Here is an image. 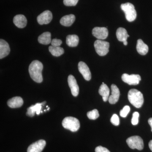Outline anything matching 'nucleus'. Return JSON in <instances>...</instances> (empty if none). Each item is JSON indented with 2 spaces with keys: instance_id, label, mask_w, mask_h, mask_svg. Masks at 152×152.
<instances>
[{
  "instance_id": "obj_9",
  "label": "nucleus",
  "mask_w": 152,
  "mask_h": 152,
  "mask_svg": "<svg viewBox=\"0 0 152 152\" xmlns=\"http://www.w3.org/2000/svg\"><path fill=\"white\" fill-rule=\"evenodd\" d=\"M53 19V15L49 10H46L39 15L37 18L38 23L40 25L48 24Z\"/></svg>"
},
{
  "instance_id": "obj_30",
  "label": "nucleus",
  "mask_w": 152,
  "mask_h": 152,
  "mask_svg": "<svg viewBox=\"0 0 152 152\" xmlns=\"http://www.w3.org/2000/svg\"><path fill=\"white\" fill-rule=\"evenodd\" d=\"M51 43L53 46L60 47V46L62 43V41L61 39H53Z\"/></svg>"
},
{
  "instance_id": "obj_18",
  "label": "nucleus",
  "mask_w": 152,
  "mask_h": 152,
  "mask_svg": "<svg viewBox=\"0 0 152 152\" xmlns=\"http://www.w3.org/2000/svg\"><path fill=\"white\" fill-rule=\"evenodd\" d=\"M75 20V16L74 15H67L61 18L60 20V23L66 27L70 26Z\"/></svg>"
},
{
  "instance_id": "obj_15",
  "label": "nucleus",
  "mask_w": 152,
  "mask_h": 152,
  "mask_svg": "<svg viewBox=\"0 0 152 152\" xmlns=\"http://www.w3.org/2000/svg\"><path fill=\"white\" fill-rule=\"evenodd\" d=\"M10 49L8 43L6 41L0 40V58H5L10 54Z\"/></svg>"
},
{
  "instance_id": "obj_25",
  "label": "nucleus",
  "mask_w": 152,
  "mask_h": 152,
  "mask_svg": "<svg viewBox=\"0 0 152 152\" xmlns=\"http://www.w3.org/2000/svg\"><path fill=\"white\" fill-rule=\"evenodd\" d=\"M87 116L89 119L96 120L99 116V112L96 109H94L93 110L87 113Z\"/></svg>"
},
{
  "instance_id": "obj_33",
  "label": "nucleus",
  "mask_w": 152,
  "mask_h": 152,
  "mask_svg": "<svg viewBox=\"0 0 152 152\" xmlns=\"http://www.w3.org/2000/svg\"><path fill=\"white\" fill-rule=\"evenodd\" d=\"M149 147L150 149L152 151V140L150 141L149 143Z\"/></svg>"
},
{
  "instance_id": "obj_7",
  "label": "nucleus",
  "mask_w": 152,
  "mask_h": 152,
  "mask_svg": "<svg viewBox=\"0 0 152 152\" xmlns=\"http://www.w3.org/2000/svg\"><path fill=\"white\" fill-rule=\"evenodd\" d=\"M121 78L123 81L129 85L139 84L141 80L140 75L134 74L129 75L127 74H124L122 76Z\"/></svg>"
},
{
  "instance_id": "obj_3",
  "label": "nucleus",
  "mask_w": 152,
  "mask_h": 152,
  "mask_svg": "<svg viewBox=\"0 0 152 152\" xmlns=\"http://www.w3.org/2000/svg\"><path fill=\"white\" fill-rule=\"evenodd\" d=\"M121 7L124 12L126 19L128 21L133 22L137 18V12L132 4L130 3L122 4Z\"/></svg>"
},
{
  "instance_id": "obj_10",
  "label": "nucleus",
  "mask_w": 152,
  "mask_h": 152,
  "mask_svg": "<svg viewBox=\"0 0 152 152\" xmlns=\"http://www.w3.org/2000/svg\"><path fill=\"white\" fill-rule=\"evenodd\" d=\"M46 142L43 140H40L32 144L28 147L27 152H41L43 150Z\"/></svg>"
},
{
  "instance_id": "obj_23",
  "label": "nucleus",
  "mask_w": 152,
  "mask_h": 152,
  "mask_svg": "<svg viewBox=\"0 0 152 152\" xmlns=\"http://www.w3.org/2000/svg\"><path fill=\"white\" fill-rule=\"evenodd\" d=\"M79 39L76 35H69L67 36L66 43L69 47H75L78 45Z\"/></svg>"
},
{
  "instance_id": "obj_34",
  "label": "nucleus",
  "mask_w": 152,
  "mask_h": 152,
  "mask_svg": "<svg viewBox=\"0 0 152 152\" xmlns=\"http://www.w3.org/2000/svg\"><path fill=\"white\" fill-rule=\"evenodd\" d=\"M124 45L125 46L127 45L128 42L127 41H126V42H124Z\"/></svg>"
},
{
  "instance_id": "obj_19",
  "label": "nucleus",
  "mask_w": 152,
  "mask_h": 152,
  "mask_svg": "<svg viewBox=\"0 0 152 152\" xmlns=\"http://www.w3.org/2000/svg\"><path fill=\"white\" fill-rule=\"evenodd\" d=\"M99 94L102 96L103 100L104 102L108 100L109 95H110V91L108 87L102 83V84L101 85L99 90Z\"/></svg>"
},
{
  "instance_id": "obj_1",
  "label": "nucleus",
  "mask_w": 152,
  "mask_h": 152,
  "mask_svg": "<svg viewBox=\"0 0 152 152\" xmlns=\"http://www.w3.org/2000/svg\"><path fill=\"white\" fill-rule=\"evenodd\" d=\"M43 69L42 64L39 61L35 60L32 62L29 67V72L33 80L37 83L42 82V71Z\"/></svg>"
},
{
  "instance_id": "obj_21",
  "label": "nucleus",
  "mask_w": 152,
  "mask_h": 152,
  "mask_svg": "<svg viewBox=\"0 0 152 152\" xmlns=\"http://www.w3.org/2000/svg\"><path fill=\"white\" fill-rule=\"evenodd\" d=\"M38 40L39 43L45 45H49L52 42L51 33L49 32L43 33L39 36Z\"/></svg>"
},
{
  "instance_id": "obj_16",
  "label": "nucleus",
  "mask_w": 152,
  "mask_h": 152,
  "mask_svg": "<svg viewBox=\"0 0 152 152\" xmlns=\"http://www.w3.org/2000/svg\"><path fill=\"white\" fill-rule=\"evenodd\" d=\"M13 23L17 27L22 28L26 26L27 20L23 15H18L14 17Z\"/></svg>"
},
{
  "instance_id": "obj_12",
  "label": "nucleus",
  "mask_w": 152,
  "mask_h": 152,
  "mask_svg": "<svg viewBox=\"0 0 152 152\" xmlns=\"http://www.w3.org/2000/svg\"><path fill=\"white\" fill-rule=\"evenodd\" d=\"M78 69L79 72L82 74L85 80L89 81L91 78V75L89 68L84 62L80 61L79 63Z\"/></svg>"
},
{
  "instance_id": "obj_11",
  "label": "nucleus",
  "mask_w": 152,
  "mask_h": 152,
  "mask_svg": "<svg viewBox=\"0 0 152 152\" xmlns=\"http://www.w3.org/2000/svg\"><path fill=\"white\" fill-rule=\"evenodd\" d=\"M68 82L72 94L74 96H77L79 94V87L75 77L72 75H69L68 78Z\"/></svg>"
},
{
  "instance_id": "obj_27",
  "label": "nucleus",
  "mask_w": 152,
  "mask_h": 152,
  "mask_svg": "<svg viewBox=\"0 0 152 152\" xmlns=\"http://www.w3.org/2000/svg\"><path fill=\"white\" fill-rule=\"evenodd\" d=\"M110 122L113 125L118 126L120 124L119 118L116 114H114L110 119Z\"/></svg>"
},
{
  "instance_id": "obj_4",
  "label": "nucleus",
  "mask_w": 152,
  "mask_h": 152,
  "mask_svg": "<svg viewBox=\"0 0 152 152\" xmlns=\"http://www.w3.org/2000/svg\"><path fill=\"white\" fill-rule=\"evenodd\" d=\"M62 124L65 129L72 132L78 130L80 126L79 120L72 117H66L63 120Z\"/></svg>"
},
{
  "instance_id": "obj_2",
  "label": "nucleus",
  "mask_w": 152,
  "mask_h": 152,
  "mask_svg": "<svg viewBox=\"0 0 152 152\" xmlns=\"http://www.w3.org/2000/svg\"><path fill=\"white\" fill-rule=\"evenodd\" d=\"M128 98L130 103L137 108H140L143 104L144 97L142 94L135 89H132L129 91Z\"/></svg>"
},
{
  "instance_id": "obj_14",
  "label": "nucleus",
  "mask_w": 152,
  "mask_h": 152,
  "mask_svg": "<svg viewBox=\"0 0 152 152\" xmlns=\"http://www.w3.org/2000/svg\"><path fill=\"white\" fill-rule=\"evenodd\" d=\"M111 95L109 96V103L112 104L116 103L119 99L120 93L118 88L115 85L113 84L111 86Z\"/></svg>"
},
{
  "instance_id": "obj_28",
  "label": "nucleus",
  "mask_w": 152,
  "mask_h": 152,
  "mask_svg": "<svg viewBox=\"0 0 152 152\" xmlns=\"http://www.w3.org/2000/svg\"><path fill=\"white\" fill-rule=\"evenodd\" d=\"M139 113L138 112H135L133 114L132 118V124L133 125H136L138 124L139 122Z\"/></svg>"
},
{
  "instance_id": "obj_22",
  "label": "nucleus",
  "mask_w": 152,
  "mask_h": 152,
  "mask_svg": "<svg viewBox=\"0 0 152 152\" xmlns=\"http://www.w3.org/2000/svg\"><path fill=\"white\" fill-rule=\"evenodd\" d=\"M116 36L117 39L120 42H124L127 41V38L129 37L127 31L124 28L120 27L117 30Z\"/></svg>"
},
{
  "instance_id": "obj_17",
  "label": "nucleus",
  "mask_w": 152,
  "mask_h": 152,
  "mask_svg": "<svg viewBox=\"0 0 152 152\" xmlns=\"http://www.w3.org/2000/svg\"><path fill=\"white\" fill-rule=\"evenodd\" d=\"M23 104V101L20 97L16 96L9 99L7 102L8 106L12 108L20 107Z\"/></svg>"
},
{
  "instance_id": "obj_13",
  "label": "nucleus",
  "mask_w": 152,
  "mask_h": 152,
  "mask_svg": "<svg viewBox=\"0 0 152 152\" xmlns=\"http://www.w3.org/2000/svg\"><path fill=\"white\" fill-rule=\"evenodd\" d=\"M46 102H43L38 103L35 105L31 106L27 109V112L26 113V115L30 117H34L35 115V113L37 115H39L41 113V110L42 109V105H45Z\"/></svg>"
},
{
  "instance_id": "obj_24",
  "label": "nucleus",
  "mask_w": 152,
  "mask_h": 152,
  "mask_svg": "<svg viewBox=\"0 0 152 152\" xmlns=\"http://www.w3.org/2000/svg\"><path fill=\"white\" fill-rule=\"evenodd\" d=\"M49 50L51 54L56 57L60 56L64 53V49L60 47H53V46H50L49 47Z\"/></svg>"
},
{
  "instance_id": "obj_8",
  "label": "nucleus",
  "mask_w": 152,
  "mask_h": 152,
  "mask_svg": "<svg viewBox=\"0 0 152 152\" xmlns=\"http://www.w3.org/2000/svg\"><path fill=\"white\" fill-rule=\"evenodd\" d=\"M92 34L99 40H104L107 37L108 31L105 27H95L92 30Z\"/></svg>"
},
{
  "instance_id": "obj_20",
  "label": "nucleus",
  "mask_w": 152,
  "mask_h": 152,
  "mask_svg": "<svg viewBox=\"0 0 152 152\" xmlns=\"http://www.w3.org/2000/svg\"><path fill=\"white\" fill-rule=\"evenodd\" d=\"M137 50L140 54L145 55L148 52V47L141 39H139L137 42Z\"/></svg>"
},
{
  "instance_id": "obj_29",
  "label": "nucleus",
  "mask_w": 152,
  "mask_h": 152,
  "mask_svg": "<svg viewBox=\"0 0 152 152\" xmlns=\"http://www.w3.org/2000/svg\"><path fill=\"white\" fill-rule=\"evenodd\" d=\"M79 0H64V4L65 5L70 7L75 6L77 4Z\"/></svg>"
},
{
  "instance_id": "obj_6",
  "label": "nucleus",
  "mask_w": 152,
  "mask_h": 152,
  "mask_svg": "<svg viewBox=\"0 0 152 152\" xmlns=\"http://www.w3.org/2000/svg\"><path fill=\"white\" fill-rule=\"evenodd\" d=\"M126 143L132 149H137L141 151L144 148V142L142 139L138 136H132L128 138Z\"/></svg>"
},
{
  "instance_id": "obj_31",
  "label": "nucleus",
  "mask_w": 152,
  "mask_h": 152,
  "mask_svg": "<svg viewBox=\"0 0 152 152\" xmlns=\"http://www.w3.org/2000/svg\"><path fill=\"white\" fill-rule=\"evenodd\" d=\"M95 152H110L107 149L101 146H99L95 149Z\"/></svg>"
},
{
  "instance_id": "obj_26",
  "label": "nucleus",
  "mask_w": 152,
  "mask_h": 152,
  "mask_svg": "<svg viewBox=\"0 0 152 152\" xmlns=\"http://www.w3.org/2000/svg\"><path fill=\"white\" fill-rule=\"evenodd\" d=\"M130 111V107L129 106H125L122 110L120 111V114L121 117L126 118Z\"/></svg>"
},
{
  "instance_id": "obj_5",
  "label": "nucleus",
  "mask_w": 152,
  "mask_h": 152,
  "mask_svg": "<svg viewBox=\"0 0 152 152\" xmlns=\"http://www.w3.org/2000/svg\"><path fill=\"white\" fill-rule=\"evenodd\" d=\"M94 46L97 53L101 56H105L109 51L110 44L108 42L97 40L95 41Z\"/></svg>"
},
{
  "instance_id": "obj_32",
  "label": "nucleus",
  "mask_w": 152,
  "mask_h": 152,
  "mask_svg": "<svg viewBox=\"0 0 152 152\" xmlns=\"http://www.w3.org/2000/svg\"><path fill=\"white\" fill-rule=\"evenodd\" d=\"M148 124H149L151 128V131L152 132V118H150L149 119L148 121Z\"/></svg>"
}]
</instances>
